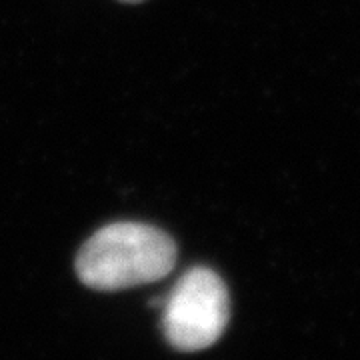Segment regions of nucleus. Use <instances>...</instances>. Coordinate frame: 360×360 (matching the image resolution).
<instances>
[{"label":"nucleus","mask_w":360,"mask_h":360,"mask_svg":"<svg viewBox=\"0 0 360 360\" xmlns=\"http://www.w3.org/2000/svg\"><path fill=\"white\" fill-rule=\"evenodd\" d=\"M122 2H142V0H122Z\"/></svg>","instance_id":"nucleus-3"},{"label":"nucleus","mask_w":360,"mask_h":360,"mask_svg":"<svg viewBox=\"0 0 360 360\" xmlns=\"http://www.w3.org/2000/svg\"><path fill=\"white\" fill-rule=\"evenodd\" d=\"M231 300L226 284L214 270L196 266L184 272L165 300L162 330L182 352L212 347L226 330Z\"/></svg>","instance_id":"nucleus-2"},{"label":"nucleus","mask_w":360,"mask_h":360,"mask_svg":"<svg viewBox=\"0 0 360 360\" xmlns=\"http://www.w3.org/2000/svg\"><path fill=\"white\" fill-rule=\"evenodd\" d=\"M176 264L167 232L141 222H116L92 234L77 257L80 283L94 290H122L165 278Z\"/></svg>","instance_id":"nucleus-1"}]
</instances>
